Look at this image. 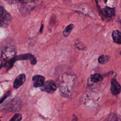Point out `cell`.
I'll return each mask as SVG.
<instances>
[{"instance_id":"obj_1","label":"cell","mask_w":121,"mask_h":121,"mask_svg":"<svg viewBox=\"0 0 121 121\" xmlns=\"http://www.w3.org/2000/svg\"><path fill=\"white\" fill-rule=\"evenodd\" d=\"M98 9L102 19L103 20L110 19L115 16V9L114 8L106 6L103 9H101L98 6Z\"/></svg>"},{"instance_id":"obj_2","label":"cell","mask_w":121,"mask_h":121,"mask_svg":"<svg viewBox=\"0 0 121 121\" xmlns=\"http://www.w3.org/2000/svg\"><path fill=\"white\" fill-rule=\"evenodd\" d=\"M57 89V86L55 82L53 80H48L44 82L43 86L40 87L42 92L48 94L54 93Z\"/></svg>"},{"instance_id":"obj_3","label":"cell","mask_w":121,"mask_h":121,"mask_svg":"<svg viewBox=\"0 0 121 121\" xmlns=\"http://www.w3.org/2000/svg\"><path fill=\"white\" fill-rule=\"evenodd\" d=\"M14 60H29L31 64L32 65H35L37 63V60L36 57L31 53H25L23 54H20L14 57Z\"/></svg>"},{"instance_id":"obj_4","label":"cell","mask_w":121,"mask_h":121,"mask_svg":"<svg viewBox=\"0 0 121 121\" xmlns=\"http://www.w3.org/2000/svg\"><path fill=\"white\" fill-rule=\"evenodd\" d=\"M21 101L18 97L13 98L9 103L8 110L10 112H15L19 110L21 107Z\"/></svg>"},{"instance_id":"obj_5","label":"cell","mask_w":121,"mask_h":121,"mask_svg":"<svg viewBox=\"0 0 121 121\" xmlns=\"http://www.w3.org/2000/svg\"><path fill=\"white\" fill-rule=\"evenodd\" d=\"M110 90L113 95H117L121 92V85L115 78H112L111 79Z\"/></svg>"},{"instance_id":"obj_6","label":"cell","mask_w":121,"mask_h":121,"mask_svg":"<svg viewBox=\"0 0 121 121\" xmlns=\"http://www.w3.org/2000/svg\"><path fill=\"white\" fill-rule=\"evenodd\" d=\"M32 80L34 87H41L45 82V78L42 75H35L32 77Z\"/></svg>"},{"instance_id":"obj_7","label":"cell","mask_w":121,"mask_h":121,"mask_svg":"<svg viewBox=\"0 0 121 121\" xmlns=\"http://www.w3.org/2000/svg\"><path fill=\"white\" fill-rule=\"evenodd\" d=\"M26 80V75L24 74H20L17 76L13 82V87L16 88H18L23 85Z\"/></svg>"},{"instance_id":"obj_8","label":"cell","mask_w":121,"mask_h":121,"mask_svg":"<svg viewBox=\"0 0 121 121\" xmlns=\"http://www.w3.org/2000/svg\"><path fill=\"white\" fill-rule=\"evenodd\" d=\"M103 79V77L99 73H95L90 76L88 78V82L90 83H95L100 82Z\"/></svg>"},{"instance_id":"obj_9","label":"cell","mask_w":121,"mask_h":121,"mask_svg":"<svg viewBox=\"0 0 121 121\" xmlns=\"http://www.w3.org/2000/svg\"><path fill=\"white\" fill-rule=\"evenodd\" d=\"M112 36L114 43L119 44H121V33L119 30H114L112 33Z\"/></svg>"},{"instance_id":"obj_10","label":"cell","mask_w":121,"mask_h":121,"mask_svg":"<svg viewBox=\"0 0 121 121\" xmlns=\"http://www.w3.org/2000/svg\"><path fill=\"white\" fill-rule=\"evenodd\" d=\"M74 27V26L73 24H70L69 25L67 26L63 31V33H62L64 37L68 36L70 34L71 32L72 31Z\"/></svg>"},{"instance_id":"obj_11","label":"cell","mask_w":121,"mask_h":121,"mask_svg":"<svg viewBox=\"0 0 121 121\" xmlns=\"http://www.w3.org/2000/svg\"><path fill=\"white\" fill-rule=\"evenodd\" d=\"M11 20V17L10 15L8 13H6L4 16L3 19L1 20V25H4L5 26H7L8 24L10 23Z\"/></svg>"},{"instance_id":"obj_12","label":"cell","mask_w":121,"mask_h":121,"mask_svg":"<svg viewBox=\"0 0 121 121\" xmlns=\"http://www.w3.org/2000/svg\"><path fill=\"white\" fill-rule=\"evenodd\" d=\"M110 59V57L107 55H102L98 59V61L101 64H104L107 63Z\"/></svg>"},{"instance_id":"obj_13","label":"cell","mask_w":121,"mask_h":121,"mask_svg":"<svg viewBox=\"0 0 121 121\" xmlns=\"http://www.w3.org/2000/svg\"><path fill=\"white\" fill-rule=\"evenodd\" d=\"M104 121H118V119L116 114L112 113L109 115Z\"/></svg>"},{"instance_id":"obj_14","label":"cell","mask_w":121,"mask_h":121,"mask_svg":"<svg viewBox=\"0 0 121 121\" xmlns=\"http://www.w3.org/2000/svg\"><path fill=\"white\" fill-rule=\"evenodd\" d=\"M22 116L20 113H15L9 121H20L22 120Z\"/></svg>"},{"instance_id":"obj_15","label":"cell","mask_w":121,"mask_h":121,"mask_svg":"<svg viewBox=\"0 0 121 121\" xmlns=\"http://www.w3.org/2000/svg\"><path fill=\"white\" fill-rule=\"evenodd\" d=\"M75 45L76 47L79 50H84L86 48V46L79 41H75Z\"/></svg>"},{"instance_id":"obj_16","label":"cell","mask_w":121,"mask_h":121,"mask_svg":"<svg viewBox=\"0 0 121 121\" xmlns=\"http://www.w3.org/2000/svg\"><path fill=\"white\" fill-rule=\"evenodd\" d=\"M10 91H8L7 92H6L4 95L1 98V99H0V104L2 103L8 96H9L10 95Z\"/></svg>"},{"instance_id":"obj_17","label":"cell","mask_w":121,"mask_h":121,"mask_svg":"<svg viewBox=\"0 0 121 121\" xmlns=\"http://www.w3.org/2000/svg\"><path fill=\"white\" fill-rule=\"evenodd\" d=\"M4 13V10L3 9L2 7L0 6V18H1L3 15Z\"/></svg>"},{"instance_id":"obj_18","label":"cell","mask_w":121,"mask_h":121,"mask_svg":"<svg viewBox=\"0 0 121 121\" xmlns=\"http://www.w3.org/2000/svg\"><path fill=\"white\" fill-rule=\"evenodd\" d=\"M43 24H42V25H41V27H40V33L41 34H42V32H43Z\"/></svg>"},{"instance_id":"obj_19","label":"cell","mask_w":121,"mask_h":121,"mask_svg":"<svg viewBox=\"0 0 121 121\" xmlns=\"http://www.w3.org/2000/svg\"><path fill=\"white\" fill-rule=\"evenodd\" d=\"M104 2L106 3L107 2V0H104Z\"/></svg>"},{"instance_id":"obj_20","label":"cell","mask_w":121,"mask_h":121,"mask_svg":"<svg viewBox=\"0 0 121 121\" xmlns=\"http://www.w3.org/2000/svg\"><path fill=\"white\" fill-rule=\"evenodd\" d=\"M95 1H96V2H97V0H95Z\"/></svg>"},{"instance_id":"obj_21","label":"cell","mask_w":121,"mask_h":121,"mask_svg":"<svg viewBox=\"0 0 121 121\" xmlns=\"http://www.w3.org/2000/svg\"></svg>"}]
</instances>
